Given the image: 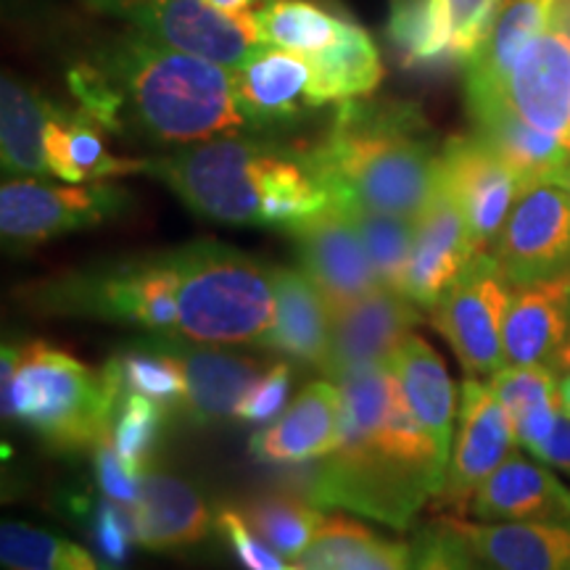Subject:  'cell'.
I'll list each match as a JSON object with an SVG mask.
<instances>
[{
    "label": "cell",
    "mask_w": 570,
    "mask_h": 570,
    "mask_svg": "<svg viewBox=\"0 0 570 570\" xmlns=\"http://www.w3.org/2000/svg\"><path fill=\"white\" fill-rule=\"evenodd\" d=\"M560 404H562V415L570 417V370H566V375L560 377Z\"/></svg>",
    "instance_id": "obj_49"
},
{
    "label": "cell",
    "mask_w": 570,
    "mask_h": 570,
    "mask_svg": "<svg viewBox=\"0 0 570 570\" xmlns=\"http://www.w3.org/2000/svg\"><path fill=\"white\" fill-rule=\"evenodd\" d=\"M481 254L465 223V214L441 188L436 202L417 219L415 244H412L404 296H410L420 309L431 312L441 296L460 281L470 262Z\"/></svg>",
    "instance_id": "obj_18"
},
{
    "label": "cell",
    "mask_w": 570,
    "mask_h": 570,
    "mask_svg": "<svg viewBox=\"0 0 570 570\" xmlns=\"http://www.w3.org/2000/svg\"><path fill=\"white\" fill-rule=\"evenodd\" d=\"M515 428L494 389L479 377H468L460 391L458 433L444 487L436 497L439 508L446 510V515L470 512L475 491L515 452Z\"/></svg>",
    "instance_id": "obj_11"
},
{
    "label": "cell",
    "mask_w": 570,
    "mask_h": 570,
    "mask_svg": "<svg viewBox=\"0 0 570 570\" xmlns=\"http://www.w3.org/2000/svg\"><path fill=\"white\" fill-rule=\"evenodd\" d=\"M114 399L104 373L46 341L21 346L11 407L3 420H19L53 452H85L109 436Z\"/></svg>",
    "instance_id": "obj_6"
},
{
    "label": "cell",
    "mask_w": 570,
    "mask_h": 570,
    "mask_svg": "<svg viewBox=\"0 0 570 570\" xmlns=\"http://www.w3.org/2000/svg\"><path fill=\"white\" fill-rule=\"evenodd\" d=\"M104 127L82 109L67 111L56 106L46 130V159L53 177L67 183H101L104 177L146 173L148 161L111 156L104 142Z\"/></svg>",
    "instance_id": "obj_29"
},
{
    "label": "cell",
    "mask_w": 570,
    "mask_h": 570,
    "mask_svg": "<svg viewBox=\"0 0 570 570\" xmlns=\"http://www.w3.org/2000/svg\"><path fill=\"white\" fill-rule=\"evenodd\" d=\"M552 3L554 0H504L489 35L465 61L468 104L504 101L518 56L550 30Z\"/></svg>",
    "instance_id": "obj_25"
},
{
    "label": "cell",
    "mask_w": 570,
    "mask_h": 570,
    "mask_svg": "<svg viewBox=\"0 0 570 570\" xmlns=\"http://www.w3.org/2000/svg\"><path fill=\"white\" fill-rule=\"evenodd\" d=\"M92 460H96V481L101 494L130 512L138 504L142 475L127 465L117 446L111 444V436L101 439L92 446Z\"/></svg>",
    "instance_id": "obj_46"
},
{
    "label": "cell",
    "mask_w": 570,
    "mask_h": 570,
    "mask_svg": "<svg viewBox=\"0 0 570 570\" xmlns=\"http://www.w3.org/2000/svg\"><path fill=\"white\" fill-rule=\"evenodd\" d=\"M554 373L558 370L547 365H504L489 377V386L508 410L518 441L529 452L552 431L562 415L560 381Z\"/></svg>",
    "instance_id": "obj_33"
},
{
    "label": "cell",
    "mask_w": 570,
    "mask_h": 570,
    "mask_svg": "<svg viewBox=\"0 0 570 570\" xmlns=\"http://www.w3.org/2000/svg\"><path fill=\"white\" fill-rule=\"evenodd\" d=\"M77 510L88 512L90 537L98 550V558L109 570H119V566H125L127 558H130V547L135 541L130 512L106 497L98 499L96 504H80Z\"/></svg>",
    "instance_id": "obj_42"
},
{
    "label": "cell",
    "mask_w": 570,
    "mask_h": 570,
    "mask_svg": "<svg viewBox=\"0 0 570 570\" xmlns=\"http://www.w3.org/2000/svg\"><path fill=\"white\" fill-rule=\"evenodd\" d=\"M562 140H566V146L570 148V127H568V132H566V138H562Z\"/></svg>",
    "instance_id": "obj_52"
},
{
    "label": "cell",
    "mask_w": 570,
    "mask_h": 570,
    "mask_svg": "<svg viewBox=\"0 0 570 570\" xmlns=\"http://www.w3.org/2000/svg\"><path fill=\"white\" fill-rule=\"evenodd\" d=\"M470 512L489 523H570V489L550 465L512 452L475 491Z\"/></svg>",
    "instance_id": "obj_22"
},
{
    "label": "cell",
    "mask_w": 570,
    "mask_h": 570,
    "mask_svg": "<svg viewBox=\"0 0 570 570\" xmlns=\"http://www.w3.org/2000/svg\"><path fill=\"white\" fill-rule=\"evenodd\" d=\"M570 338V269L512 288L504 320V365L554 367Z\"/></svg>",
    "instance_id": "obj_21"
},
{
    "label": "cell",
    "mask_w": 570,
    "mask_h": 570,
    "mask_svg": "<svg viewBox=\"0 0 570 570\" xmlns=\"http://www.w3.org/2000/svg\"><path fill=\"white\" fill-rule=\"evenodd\" d=\"M146 173L198 217L225 225L291 233L333 206L331 190L306 148L248 135L180 146L148 161Z\"/></svg>",
    "instance_id": "obj_2"
},
{
    "label": "cell",
    "mask_w": 570,
    "mask_h": 570,
    "mask_svg": "<svg viewBox=\"0 0 570 570\" xmlns=\"http://www.w3.org/2000/svg\"><path fill=\"white\" fill-rule=\"evenodd\" d=\"M0 562L6 570H109L75 541L19 520L0 525Z\"/></svg>",
    "instance_id": "obj_38"
},
{
    "label": "cell",
    "mask_w": 570,
    "mask_h": 570,
    "mask_svg": "<svg viewBox=\"0 0 570 570\" xmlns=\"http://www.w3.org/2000/svg\"><path fill=\"white\" fill-rule=\"evenodd\" d=\"M479 570H489V568H483V566H481V562H479Z\"/></svg>",
    "instance_id": "obj_53"
},
{
    "label": "cell",
    "mask_w": 570,
    "mask_h": 570,
    "mask_svg": "<svg viewBox=\"0 0 570 570\" xmlns=\"http://www.w3.org/2000/svg\"><path fill=\"white\" fill-rule=\"evenodd\" d=\"M24 304L46 315L96 317L146 327L154 336H177L173 252L48 277L27 288Z\"/></svg>",
    "instance_id": "obj_7"
},
{
    "label": "cell",
    "mask_w": 570,
    "mask_h": 570,
    "mask_svg": "<svg viewBox=\"0 0 570 570\" xmlns=\"http://www.w3.org/2000/svg\"><path fill=\"white\" fill-rule=\"evenodd\" d=\"M288 235L294 238L298 269L317 285L331 312L381 285L354 219L338 206H331Z\"/></svg>",
    "instance_id": "obj_15"
},
{
    "label": "cell",
    "mask_w": 570,
    "mask_h": 570,
    "mask_svg": "<svg viewBox=\"0 0 570 570\" xmlns=\"http://www.w3.org/2000/svg\"><path fill=\"white\" fill-rule=\"evenodd\" d=\"M420 323V306L402 291L377 285L356 302L331 312V356L325 375L386 365Z\"/></svg>",
    "instance_id": "obj_16"
},
{
    "label": "cell",
    "mask_w": 570,
    "mask_h": 570,
    "mask_svg": "<svg viewBox=\"0 0 570 570\" xmlns=\"http://www.w3.org/2000/svg\"><path fill=\"white\" fill-rule=\"evenodd\" d=\"M491 254L512 285L570 269V194L558 183L525 188L497 235Z\"/></svg>",
    "instance_id": "obj_12"
},
{
    "label": "cell",
    "mask_w": 570,
    "mask_h": 570,
    "mask_svg": "<svg viewBox=\"0 0 570 570\" xmlns=\"http://www.w3.org/2000/svg\"><path fill=\"white\" fill-rule=\"evenodd\" d=\"M177 336L209 346L259 344L275 323L273 267L217 240L173 252Z\"/></svg>",
    "instance_id": "obj_5"
},
{
    "label": "cell",
    "mask_w": 570,
    "mask_h": 570,
    "mask_svg": "<svg viewBox=\"0 0 570 570\" xmlns=\"http://www.w3.org/2000/svg\"><path fill=\"white\" fill-rule=\"evenodd\" d=\"M164 352L180 362L185 375L183 417L198 428H212L235 420L254 383L259 381V362L209 344H196L180 336H154Z\"/></svg>",
    "instance_id": "obj_17"
},
{
    "label": "cell",
    "mask_w": 570,
    "mask_h": 570,
    "mask_svg": "<svg viewBox=\"0 0 570 570\" xmlns=\"http://www.w3.org/2000/svg\"><path fill=\"white\" fill-rule=\"evenodd\" d=\"M441 185L465 214L479 252H491L512 206L525 190L510 164L479 135H458L444 142Z\"/></svg>",
    "instance_id": "obj_13"
},
{
    "label": "cell",
    "mask_w": 570,
    "mask_h": 570,
    "mask_svg": "<svg viewBox=\"0 0 570 570\" xmlns=\"http://www.w3.org/2000/svg\"><path fill=\"white\" fill-rule=\"evenodd\" d=\"M531 454L544 465L558 468L570 475V417L560 415L552 431L531 449Z\"/></svg>",
    "instance_id": "obj_47"
},
{
    "label": "cell",
    "mask_w": 570,
    "mask_h": 570,
    "mask_svg": "<svg viewBox=\"0 0 570 570\" xmlns=\"http://www.w3.org/2000/svg\"><path fill=\"white\" fill-rule=\"evenodd\" d=\"M475 135L487 140L510 164L523 188L539 183H554L570 159V148L558 135L537 130L512 111L508 101L468 104Z\"/></svg>",
    "instance_id": "obj_27"
},
{
    "label": "cell",
    "mask_w": 570,
    "mask_h": 570,
    "mask_svg": "<svg viewBox=\"0 0 570 570\" xmlns=\"http://www.w3.org/2000/svg\"><path fill=\"white\" fill-rule=\"evenodd\" d=\"M489 570H570V523H470L444 515Z\"/></svg>",
    "instance_id": "obj_26"
},
{
    "label": "cell",
    "mask_w": 570,
    "mask_h": 570,
    "mask_svg": "<svg viewBox=\"0 0 570 570\" xmlns=\"http://www.w3.org/2000/svg\"><path fill=\"white\" fill-rule=\"evenodd\" d=\"M291 381H294V373H291L288 362H275V365L254 383V389L248 391L244 402H240L238 412H235V420L248 425L273 423L285 407V399L291 394Z\"/></svg>",
    "instance_id": "obj_45"
},
{
    "label": "cell",
    "mask_w": 570,
    "mask_h": 570,
    "mask_svg": "<svg viewBox=\"0 0 570 570\" xmlns=\"http://www.w3.org/2000/svg\"><path fill=\"white\" fill-rule=\"evenodd\" d=\"M306 59L312 63V92L320 106L370 96L383 80V61L375 40L365 27L348 19L333 46Z\"/></svg>",
    "instance_id": "obj_32"
},
{
    "label": "cell",
    "mask_w": 570,
    "mask_h": 570,
    "mask_svg": "<svg viewBox=\"0 0 570 570\" xmlns=\"http://www.w3.org/2000/svg\"><path fill=\"white\" fill-rule=\"evenodd\" d=\"M504 101L537 130L566 138L570 127V35L547 30L518 56Z\"/></svg>",
    "instance_id": "obj_19"
},
{
    "label": "cell",
    "mask_w": 570,
    "mask_h": 570,
    "mask_svg": "<svg viewBox=\"0 0 570 570\" xmlns=\"http://www.w3.org/2000/svg\"><path fill=\"white\" fill-rule=\"evenodd\" d=\"M412 544L383 539L352 518L331 515L296 560L298 570H410Z\"/></svg>",
    "instance_id": "obj_31"
},
{
    "label": "cell",
    "mask_w": 570,
    "mask_h": 570,
    "mask_svg": "<svg viewBox=\"0 0 570 570\" xmlns=\"http://www.w3.org/2000/svg\"><path fill=\"white\" fill-rule=\"evenodd\" d=\"M214 518H217V529L223 533L225 544L230 547L233 558L244 570H298L246 523L240 510L223 504L214 512Z\"/></svg>",
    "instance_id": "obj_43"
},
{
    "label": "cell",
    "mask_w": 570,
    "mask_h": 570,
    "mask_svg": "<svg viewBox=\"0 0 570 570\" xmlns=\"http://www.w3.org/2000/svg\"><path fill=\"white\" fill-rule=\"evenodd\" d=\"M56 106L13 75L0 85V156L13 177L51 175L46 159V130Z\"/></svg>",
    "instance_id": "obj_30"
},
{
    "label": "cell",
    "mask_w": 570,
    "mask_h": 570,
    "mask_svg": "<svg viewBox=\"0 0 570 570\" xmlns=\"http://www.w3.org/2000/svg\"><path fill=\"white\" fill-rule=\"evenodd\" d=\"M230 77L235 106L248 132L283 130L320 109L306 56L259 46L244 63L230 69Z\"/></svg>",
    "instance_id": "obj_14"
},
{
    "label": "cell",
    "mask_w": 570,
    "mask_h": 570,
    "mask_svg": "<svg viewBox=\"0 0 570 570\" xmlns=\"http://www.w3.org/2000/svg\"><path fill=\"white\" fill-rule=\"evenodd\" d=\"M238 510L246 523L285 560L302 558L312 539L317 537L320 525L325 523L323 508H317L309 497L288 494V491H267V494L252 497Z\"/></svg>",
    "instance_id": "obj_37"
},
{
    "label": "cell",
    "mask_w": 570,
    "mask_h": 570,
    "mask_svg": "<svg viewBox=\"0 0 570 570\" xmlns=\"http://www.w3.org/2000/svg\"><path fill=\"white\" fill-rule=\"evenodd\" d=\"M119 96L122 135L190 146L248 132L233 96L230 69L175 51L140 32L111 38L92 59Z\"/></svg>",
    "instance_id": "obj_4"
},
{
    "label": "cell",
    "mask_w": 570,
    "mask_h": 570,
    "mask_svg": "<svg viewBox=\"0 0 570 570\" xmlns=\"http://www.w3.org/2000/svg\"><path fill=\"white\" fill-rule=\"evenodd\" d=\"M554 183H558V185H562V188H566V190H568V194H570V159L566 161V167H562V169H560L558 180H554Z\"/></svg>",
    "instance_id": "obj_51"
},
{
    "label": "cell",
    "mask_w": 570,
    "mask_h": 570,
    "mask_svg": "<svg viewBox=\"0 0 570 570\" xmlns=\"http://www.w3.org/2000/svg\"><path fill=\"white\" fill-rule=\"evenodd\" d=\"M130 209V190L111 183L51 185L40 177H11L0 188V233L11 246H38L111 223Z\"/></svg>",
    "instance_id": "obj_8"
},
{
    "label": "cell",
    "mask_w": 570,
    "mask_h": 570,
    "mask_svg": "<svg viewBox=\"0 0 570 570\" xmlns=\"http://www.w3.org/2000/svg\"><path fill=\"white\" fill-rule=\"evenodd\" d=\"M217 11L230 13V17H248V13L259 9L265 0H209Z\"/></svg>",
    "instance_id": "obj_48"
},
{
    "label": "cell",
    "mask_w": 570,
    "mask_h": 570,
    "mask_svg": "<svg viewBox=\"0 0 570 570\" xmlns=\"http://www.w3.org/2000/svg\"><path fill=\"white\" fill-rule=\"evenodd\" d=\"M273 283L275 323L256 346L325 373L331 356V309L323 294L296 267H273Z\"/></svg>",
    "instance_id": "obj_24"
},
{
    "label": "cell",
    "mask_w": 570,
    "mask_h": 570,
    "mask_svg": "<svg viewBox=\"0 0 570 570\" xmlns=\"http://www.w3.org/2000/svg\"><path fill=\"white\" fill-rule=\"evenodd\" d=\"M169 412L154 399L130 394L119 399L117 410L111 420V444L122 454V460L130 465L135 473H146L151 470V460L156 446L161 441L164 423H167Z\"/></svg>",
    "instance_id": "obj_40"
},
{
    "label": "cell",
    "mask_w": 570,
    "mask_h": 570,
    "mask_svg": "<svg viewBox=\"0 0 570 570\" xmlns=\"http://www.w3.org/2000/svg\"><path fill=\"white\" fill-rule=\"evenodd\" d=\"M389 38L404 67L436 69L460 61L444 0H391Z\"/></svg>",
    "instance_id": "obj_36"
},
{
    "label": "cell",
    "mask_w": 570,
    "mask_h": 570,
    "mask_svg": "<svg viewBox=\"0 0 570 570\" xmlns=\"http://www.w3.org/2000/svg\"><path fill=\"white\" fill-rule=\"evenodd\" d=\"M344 212L354 219L356 230L362 235L377 283L404 294V277H407L412 244H415L417 219L373 212L365 206H346Z\"/></svg>",
    "instance_id": "obj_39"
},
{
    "label": "cell",
    "mask_w": 570,
    "mask_h": 570,
    "mask_svg": "<svg viewBox=\"0 0 570 570\" xmlns=\"http://www.w3.org/2000/svg\"><path fill=\"white\" fill-rule=\"evenodd\" d=\"M135 541L154 552H177L209 539L217 518L194 483L167 470H146L130 510Z\"/></svg>",
    "instance_id": "obj_23"
},
{
    "label": "cell",
    "mask_w": 570,
    "mask_h": 570,
    "mask_svg": "<svg viewBox=\"0 0 570 570\" xmlns=\"http://www.w3.org/2000/svg\"><path fill=\"white\" fill-rule=\"evenodd\" d=\"M502 3L504 0H444L449 24H452L454 51H458V59L462 63L475 53V48L487 38Z\"/></svg>",
    "instance_id": "obj_44"
},
{
    "label": "cell",
    "mask_w": 570,
    "mask_h": 570,
    "mask_svg": "<svg viewBox=\"0 0 570 570\" xmlns=\"http://www.w3.org/2000/svg\"><path fill=\"white\" fill-rule=\"evenodd\" d=\"M554 370H570V338H568V344L562 346L558 362H554Z\"/></svg>",
    "instance_id": "obj_50"
},
{
    "label": "cell",
    "mask_w": 570,
    "mask_h": 570,
    "mask_svg": "<svg viewBox=\"0 0 570 570\" xmlns=\"http://www.w3.org/2000/svg\"><path fill=\"white\" fill-rule=\"evenodd\" d=\"M333 381L341 386V436L312 470L306 497L317 508L407 531L444 487L449 454L420 428L389 362Z\"/></svg>",
    "instance_id": "obj_1"
},
{
    "label": "cell",
    "mask_w": 570,
    "mask_h": 570,
    "mask_svg": "<svg viewBox=\"0 0 570 570\" xmlns=\"http://www.w3.org/2000/svg\"><path fill=\"white\" fill-rule=\"evenodd\" d=\"M333 204L420 219L441 194V151L423 111L404 101H341L306 146Z\"/></svg>",
    "instance_id": "obj_3"
},
{
    "label": "cell",
    "mask_w": 570,
    "mask_h": 570,
    "mask_svg": "<svg viewBox=\"0 0 570 570\" xmlns=\"http://www.w3.org/2000/svg\"><path fill=\"white\" fill-rule=\"evenodd\" d=\"M248 21L259 46L315 56L336 42L346 19L320 0H265Z\"/></svg>",
    "instance_id": "obj_34"
},
{
    "label": "cell",
    "mask_w": 570,
    "mask_h": 570,
    "mask_svg": "<svg viewBox=\"0 0 570 570\" xmlns=\"http://www.w3.org/2000/svg\"><path fill=\"white\" fill-rule=\"evenodd\" d=\"M101 373L106 377V383H109L117 404L119 399L140 394L159 402L169 415H183V367L180 362H177L169 352H164L154 338L109 356V362H106Z\"/></svg>",
    "instance_id": "obj_35"
},
{
    "label": "cell",
    "mask_w": 570,
    "mask_h": 570,
    "mask_svg": "<svg viewBox=\"0 0 570 570\" xmlns=\"http://www.w3.org/2000/svg\"><path fill=\"white\" fill-rule=\"evenodd\" d=\"M389 365L420 428L436 441L441 452L452 454V428L460 407L458 389L441 354L417 333H410Z\"/></svg>",
    "instance_id": "obj_28"
},
{
    "label": "cell",
    "mask_w": 570,
    "mask_h": 570,
    "mask_svg": "<svg viewBox=\"0 0 570 570\" xmlns=\"http://www.w3.org/2000/svg\"><path fill=\"white\" fill-rule=\"evenodd\" d=\"M410 570H479V560L462 533L441 518L439 523L425 525L412 541Z\"/></svg>",
    "instance_id": "obj_41"
},
{
    "label": "cell",
    "mask_w": 570,
    "mask_h": 570,
    "mask_svg": "<svg viewBox=\"0 0 570 570\" xmlns=\"http://www.w3.org/2000/svg\"><path fill=\"white\" fill-rule=\"evenodd\" d=\"M92 11L122 19L161 46L235 69L259 42L248 17L217 11L209 0H85Z\"/></svg>",
    "instance_id": "obj_10"
},
{
    "label": "cell",
    "mask_w": 570,
    "mask_h": 570,
    "mask_svg": "<svg viewBox=\"0 0 570 570\" xmlns=\"http://www.w3.org/2000/svg\"><path fill=\"white\" fill-rule=\"evenodd\" d=\"M512 288L497 256L481 252L431 309V325L458 354L468 377H491L504 367V320Z\"/></svg>",
    "instance_id": "obj_9"
},
{
    "label": "cell",
    "mask_w": 570,
    "mask_h": 570,
    "mask_svg": "<svg viewBox=\"0 0 570 570\" xmlns=\"http://www.w3.org/2000/svg\"><path fill=\"white\" fill-rule=\"evenodd\" d=\"M341 436V386L315 381L298 391L277 420L256 431L248 449L267 465H298L331 454Z\"/></svg>",
    "instance_id": "obj_20"
}]
</instances>
